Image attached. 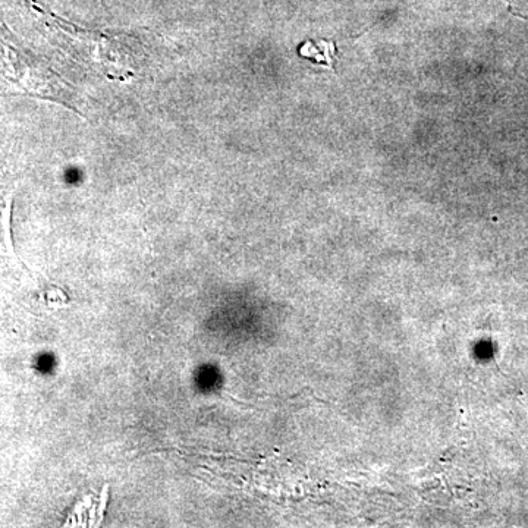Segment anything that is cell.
<instances>
[{
  "mask_svg": "<svg viewBox=\"0 0 528 528\" xmlns=\"http://www.w3.org/2000/svg\"><path fill=\"white\" fill-rule=\"evenodd\" d=\"M300 55L308 61L316 62L333 68L336 62V46L333 42L317 40V42H307L300 49Z\"/></svg>",
  "mask_w": 528,
  "mask_h": 528,
  "instance_id": "cell-1",
  "label": "cell"
},
{
  "mask_svg": "<svg viewBox=\"0 0 528 528\" xmlns=\"http://www.w3.org/2000/svg\"><path fill=\"white\" fill-rule=\"evenodd\" d=\"M109 486H105L102 493V504L99 508V520L102 521L103 512H105L106 504H108Z\"/></svg>",
  "mask_w": 528,
  "mask_h": 528,
  "instance_id": "cell-2",
  "label": "cell"
}]
</instances>
